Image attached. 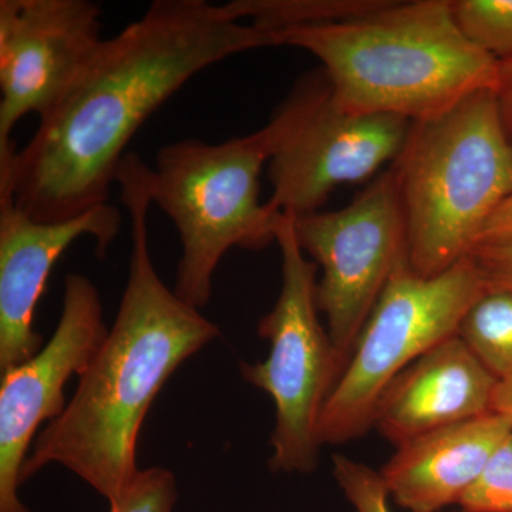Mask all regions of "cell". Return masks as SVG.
I'll return each mask as SVG.
<instances>
[{"mask_svg":"<svg viewBox=\"0 0 512 512\" xmlns=\"http://www.w3.org/2000/svg\"><path fill=\"white\" fill-rule=\"evenodd\" d=\"M470 256L483 275L488 289L512 292V244L477 247L471 251Z\"/></svg>","mask_w":512,"mask_h":512,"instance_id":"21","label":"cell"},{"mask_svg":"<svg viewBox=\"0 0 512 512\" xmlns=\"http://www.w3.org/2000/svg\"><path fill=\"white\" fill-rule=\"evenodd\" d=\"M150 167L127 154L116 175L131 218L128 278L119 312L63 413L47 423L22 467V483L50 464L86 481L109 505L137 476L141 426L181 363L220 336L200 309L165 286L148 248Z\"/></svg>","mask_w":512,"mask_h":512,"instance_id":"2","label":"cell"},{"mask_svg":"<svg viewBox=\"0 0 512 512\" xmlns=\"http://www.w3.org/2000/svg\"><path fill=\"white\" fill-rule=\"evenodd\" d=\"M416 274H443L476 248L493 212L512 197V143L494 90L413 123L394 161Z\"/></svg>","mask_w":512,"mask_h":512,"instance_id":"4","label":"cell"},{"mask_svg":"<svg viewBox=\"0 0 512 512\" xmlns=\"http://www.w3.org/2000/svg\"><path fill=\"white\" fill-rule=\"evenodd\" d=\"M511 431L507 420L491 412L431 431L400 444L380 477L404 510L439 512L460 503Z\"/></svg>","mask_w":512,"mask_h":512,"instance_id":"14","label":"cell"},{"mask_svg":"<svg viewBox=\"0 0 512 512\" xmlns=\"http://www.w3.org/2000/svg\"><path fill=\"white\" fill-rule=\"evenodd\" d=\"M458 336L497 379L512 373V292L487 289L464 316Z\"/></svg>","mask_w":512,"mask_h":512,"instance_id":"16","label":"cell"},{"mask_svg":"<svg viewBox=\"0 0 512 512\" xmlns=\"http://www.w3.org/2000/svg\"><path fill=\"white\" fill-rule=\"evenodd\" d=\"M487 289L470 255L430 278L416 274L404 256L326 400L318 426L320 446L365 436L387 386L424 353L456 336Z\"/></svg>","mask_w":512,"mask_h":512,"instance_id":"6","label":"cell"},{"mask_svg":"<svg viewBox=\"0 0 512 512\" xmlns=\"http://www.w3.org/2000/svg\"><path fill=\"white\" fill-rule=\"evenodd\" d=\"M120 227V211L110 204L72 220L40 222L20 211L12 197H0V373L45 346L33 318L57 259L86 235L104 258Z\"/></svg>","mask_w":512,"mask_h":512,"instance_id":"12","label":"cell"},{"mask_svg":"<svg viewBox=\"0 0 512 512\" xmlns=\"http://www.w3.org/2000/svg\"><path fill=\"white\" fill-rule=\"evenodd\" d=\"M494 93L497 97L501 120L512 143V57L500 60Z\"/></svg>","mask_w":512,"mask_h":512,"instance_id":"23","label":"cell"},{"mask_svg":"<svg viewBox=\"0 0 512 512\" xmlns=\"http://www.w3.org/2000/svg\"><path fill=\"white\" fill-rule=\"evenodd\" d=\"M107 335L99 289L87 276L67 275L52 339L22 365L2 373L0 512H30L19 487L33 437L45 421L56 420L66 409L64 387L89 367Z\"/></svg>","mask_w":512,"mask_h":512,"instance_id":"11","label":"cell"},{"mask_svg":"<svg viewBox=\"0 0 512 512\" xmlns=\"http://www.w3.org/2000/svg\"><path fill=\"white\" fill-rule=\"evenodd\" d=\"M333 476L353 512H392L382 477L366 464L336 454L333 456Z\"/></svg>","mask_w":512,"mask_h":512,"instance_id":"20","label":"cell"},{"mask_svg":"<svg viewBox=\"0 0 512 512\" xmlns=\"http://www.w3.org/2000/svg\"><path fill=\"white\" fill-rule=\"evenodd\" d=\"M497 377L451 336L404 369L377 403L373 427L399 447L431 431L490 413Z\"/></svg>","mask_w":512,"mask_h":512,"instance_id":"13","label":"cell"},{"mask_svg":"<svg viewBox=\"0 0 512 512\" xmlns=\"http://www.w3.org/2000/svg\"><path fill=\"white\" fill-rule=\"evenodd\" d=\"M512 244V197L493 212L477 239V247H497Z\"/></svg>","mask_w":512,"mask_h":512,"instance_id":"22","label":"cell"},{"mask_svg":"<svg viewBox=\"0 0 512 512\" xmlns=\"http://www.w3.org/2000/svg\"><path fill=\"white\" fill-rule=\"evenodd\" d=\"M451 10L478 49L498 62L512 57V0H451Z\"/></svg>","mask_w":512,"mask_h":512,"instance_id":"17","label":"cell"},{"mask_svg":"<svg viewBox=\"0 0 512 512\" xmlns=\"http://www.w3.org/2000/svg\"><path fill=\"white\" fill-rule=\"evenodd\" d=\"M282 255V286L274 309L258 326L268 340L264 362L241 363L245 382L264 390L275 403L269 467L281 473H312L318 467V426L339 377L329 333L319 320L318 265L306 258L293 218H282L276 235Z\"/></svg>","mask_w":512,"mask_h":512,"instance_id":"7","label":"cell"},{"mask_svg":"<svg viewBox=\"0 0 512 512\" xmlns=\"http://www.w3.org/2000/svg\"><path fill=\"white\" fill-rule=\"evenodd\" d=\"M103 40L90 0H0V168L15 157L23 117L52 109Z\"/></svg>","mask_w":512,"mask_h":512,"instance_id":"10","label":"cell"},{"mask_svg":"<svg viewBox=\"0 0 512 512\" xmlns=\"http://www.w3.org/2000/svg\"><path fill=\"white\" fill-rule=\"evenodd\" d=\"M292 121L269 161L266 208L298 218L316 212L339 185L366 180L394 163L412 121L387 114H350L330 100L323 70L308 74L288 97Z\"/></svg>","mask_w":512,"mask_h":512,"instance_id":"9","label":"cell"},{"mask_svg":"<svg viewBox=\"0 0 512 512\" xmlns=\"http://www.w3.org/2000/svg\"><path fill=\"white\" fill-rule=\"evenodd\" d=\"M383 0H232L224 3L235 20L251 19L275 32L342 22L382 5Z\"/></svg>","mask_w":512,"mask_h":512,"instance_id":"15","label":"cell"},{"mask_svg":"<svg viewBox=\"0 0 512 512\" xmlns=\"http://www.w3.org/2000/svg\"><path fill=\"white\" fill-rule=\"evenodd\" d=\"M292 121L288 100L266 126L222 143L180 140L158 151L150 168L153 204L173 221L183 245L174 292L201 309L212 295V281L229 249H261L276 242L284 215L259 201L262 168Z\"/></svg>","mask_w":512,"mask_h":512,"instance_id":"5","label":"cell"},{"mask_svg":"<svg viewBox=\"0 0 512 512\" xmlns=\"http://www.w3.org/2000/svg\"><path fill=\"white\" fill-rule=\"evenodd\" d=\"M282 35L322 63L330 100L350 114L420 123L497 86L500 62L464 36L451 0H383L356 18Z\"/></svg>","mask_w":512,"mask_h":512,"instance_id":"3","label":"cell"},{"mask_svg":"<svg viewBox=\"0 0 512 512\" xmlns=\"http://www.w3.org/2000/svg\"><path fill=\"white\" fill-rule=\"evenodd\" d=\"M284 46L282 32L205 0H156L104 39L33 136L0 168V197L33 220L62 222L109 204L138 128L192 77L228 57Z\"/></svg>","mask_w":512,"mask_h":512,"instance_id":"1","label":"cell"},{"mask_svg":"<svg viewBox=\"0 0 512 512\" xmlns=\"http://www.w3.org/2000/svg\"><path fill=\"white\" fill-rule=\"evenodd\" d=\"M490 412L503 417L512 427V373L497 379L491 399Z\"/></svg>","mask_w":512,"mask_h":512,"instance_id":"24","label":"cell"},{"mask_svg":"<svg viewBox=\"0 0 512 512\" xmlns=\"http://www.w3.org/2000/svg\"><path fill=\"white\" fill-rule=\"evenodd\" d=\"M461 512H512V431L461 498Z\"/></svg>","mask_w":512,"mask_h":512,"instance_id":"18","label":"cell"},{"mask_svg":"<svg viewBox=\"0 0 512 512\" xmlns=\"http://www.w3.org/2000/svg\"><path fill=\"white\" fill-rule=\"evenodd\" d=\"M177 498V480L170 470L146 468L138 471L109 512H173Z\"/></svg>","mask_w":512,"mask_h":512,"instance_id":"19","label":"cell"},{"mask_svg":"<svg viewBox=\"0 0 512 512\" xmlns=\"http://www.w3.org/2000/svg\"><path fill=\"white\" fill-rule=\"evenodd\" d=\"M296 239L322 269L316 289L339 376L394 269L407 255L406 215L392 164L339 211L293 218Z\"/></svg>","mask_w":512,"mask_h":512,"instance_id":"8","label":"cell"}]
</instances>
